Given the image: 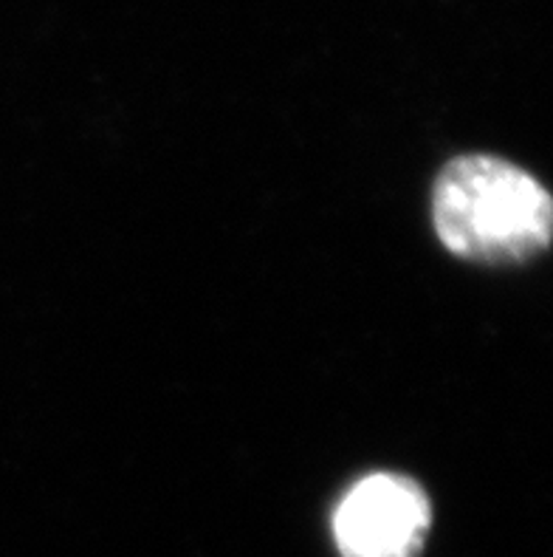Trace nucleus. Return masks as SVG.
<instances>
[{"mask_svg":"<svg viewBox=\"0 0 553 557\" xmlns=\"http://www.w3.org/2000/svg\"><path fill=\"white\" fill-rule=\"evenodd\" d=\"M432 224L463 261L526 263L551 244L553 201L531 173L498 156H461L432 190Z\"/></svg>","mask_w":553,"mask_h":557,"instance_id":"obj_1","label":"nucleus"},{"mask_svg":"<svg viewBox=\"0 0 553 557\" xmlns=\"http://www.w3.org/2000/svg\"><path fill=\"white\" fill-rule=\"evenodd\" d=\"M432 507L418 481L406 475H367L344 495L334 518L342 557H420Z\"/></svg>","mask_w":553,"mask_h":557,"instance_id":"obj_2","label":"nucleus"}]
</instances>
